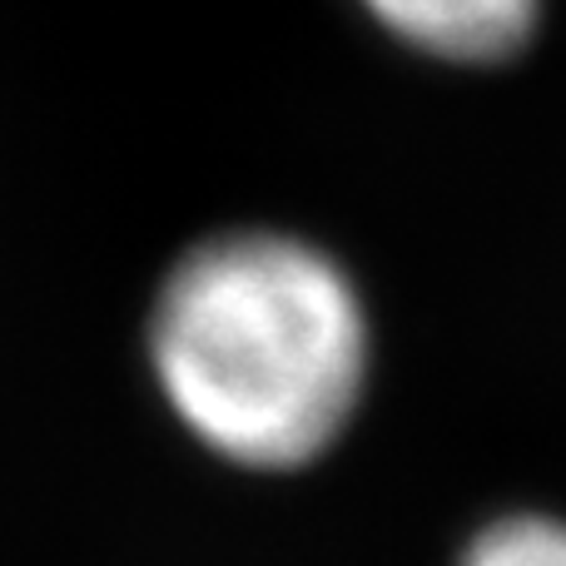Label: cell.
<instances>
[{
	"instance_id": "6da1fadb",
	"label": "cell",
	"mask_w": 566,
	"mask_h": 566,
	"mask_svg": "<svg viewBox=\"0 0 566 566\" xmlns=\"http://www.w3.org/2000/svg\"><path fill=\"white\" fill-rule=\"evenodd\" d=\"M145 363L205 452L239 472H303L363 412L373 318L323 244L229 229L185 249L159 279Z\"/></svg>"
},
{
	"instance_id": "7a4b0ae2",
	"label": "cell",
	"mask_w": 566,
	"mask_h": 566,
	"mask_svg": "<svg viewBox=\"0 0 566 566\" xmlns=\"http://www.w3.org/2000/svg\"><path fill=\"white\" fill-rule=\"evenodd\" d=\"M382 30L458 65H492L532 40L542 0H363Z\"/></svg>"
},
{
	"instance_id": "3957f363",
	"label": "cell",
	"mask_w": 566,
	"mask_h": 566,
	"mask_svg": "<svg viewBox=\"0 0 566 566\" xmlns=\"http://www.w3.org/2000/svg\"><path fill=\"white\" fill-rule=\"evenodd\" d=\"M458 566H566V517L502 512L472 532L458 552Z\"/></svg>"
}]
</instances>
